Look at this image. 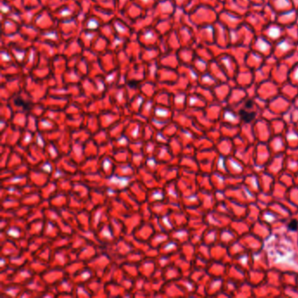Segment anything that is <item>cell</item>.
<instances>
[{
    "mask_svg": "<svg viewBox=\"0 0 298 298\" xmlns=\"http://www.w3.org/2000/svg\"><path fill=\"white\" fill-rule=\"evenodd\" d=\"M240 115H241V118H242L243 121H245L246 123H249L254 119L255 114L253 112L251 113V112H247L245 110H241L240 111Z\"/></svg>",
    "mask_w": 298,
    "mask_h": 298,
    "instance_id": "1",
    "label": "cell"
},
{
    "mask_svg": "<svg viewBox=\"0 0 298 298\" xmlns=\"http://www.w3.org/2000/svg\"><path fill=\"white\" fill-rule=\"evenodd\" d=\"M289 229L290 231H296L298 229V224L296 220H293L290 222V224L289 225Z\"/></svg>",
    "mask_w": 298,
    "mask_h": 298,
    "instance_id": "2",
    "label": "cell"
}]
</instances>
